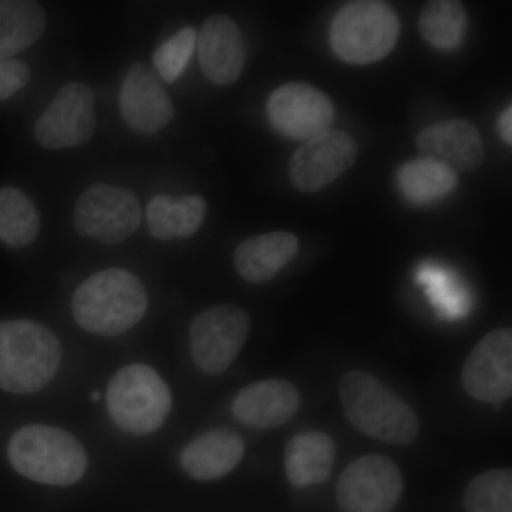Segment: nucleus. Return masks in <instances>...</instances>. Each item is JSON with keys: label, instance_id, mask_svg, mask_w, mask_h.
I'll return each instance as SVG.
<instances>
[{"label": "nucleus", "instance_id": "f257e3e1", "mask_svg": "<svg viewBox=\"0 0 512 512\" xmlns=\"http://www.w3.org/2000/svg\"><path fill=\"white\" fill-rule=\"evenodd\" d=\"M339 397L350 424L365 436L393 446H409L419 437V420L412 407L370 373H345Z\"/></svg>", "mask_w": 512, "mask_h": 512}, {"label": "nucleus", "instance_id": "f03ea898", "mask_svg": "<svg viewBox=\"0 0 512 512\" xmlns=\"http://www.w3.org/2000/svg\"><path fill=\"white\" fill-rule=\"evenodd\" d=\"M148 298L140 279L124 269H103L74 292L72 312L77 325L101 336H117L146 315Z\"/></svg>", "mask_w": 512, "mask_h": 512}, {"label": "nucleus", "instance_id": "7ed1b4c3", "mask_svg": "<svg viewBox=\"0 0 512 512\" xmlns=\"http://www.w3.org/2000/svg\"><path fill=\"white\" fill-rule=\"evenodd\" d=\"M62 345L42 323L19 319L0 323V389L15 394L40 392L52 382Z\"/></svg>", "mask_w": 512, "mask_h": 512}, {"label": "nucleus", "instance_id": "20e7f679", "mask_svg": "<svg viewBox=\"0 0 512 512\" xmlns=\"http://www.w3.org/2000/svg\"><path fill=\"white\" fill-rule=\"evenodd\" d=\"M12 467L36 483L66 487L86 473L87 453L76 437L57 427L32 424L9 441Z\"/></svg>", "mask_w": 512, "mask_h": 512}, {"label": "nucleus", "instance_id": "39448f33", "mask_svg": "<svg viewBox=\"0 0 512 512\" xmlns=\"http://www.w3.org/2000/svg\"><path fill=\"white\" fill-rule=\"evenodd\" d=\"M400 30L399 16L389 3L357 0L339 10L330 39L343 62L372 64L392 52Z\"/></svg>", "mask_w": 512, "mask_h": 512}, {"label": "nucleus", "instance_id": "423d86ee", "mask_svg": "<svg viewBox=\"0 0 512 512\" xmlns=\"http://www.w3.org/2000/svg\"><path fill=\"white\" fill-rule=\"evenodd\" d=\"M106 400L114 423L136 436L160 429L173 406L167 383L156 370L140 363L123 367L113 376Z\"/></svg>", "mask_w": 512, "mask_h": 512}, {"label": "nucleus", "instance_id": "0eeeda50", "mask_svg": "<svg viewBox=\"0 0 512 512\" xmlns=\"http://www.w3.org/2000/svg\"><path fill=\"white\" fill-rule=\"evenodd\" d=\"M251 330L248 312L235 305H215L198 313L190 328L195 366L205 375H221L235 362Z\"/></svg>", "mask_w": 512, "mask_h": 512}, {"label": "nucleus", "instance_id": "6e6552de", "mask_svg": "<svg viewBox=\"0 0 512 512\" xmlns=\"http://www.w3.org/2000/svg\"><path fill=\"white\" fill-rule=\"evenodd\" d=\"M73 221L83 237L107 245L120 244L140 227V202L134 192L126 188L92 185L74 205Z\"/></svg>", "mask_w": 512, "mask_h": 512}, {"label": "nucleus", "instance_id": "1a4fd4ad", "mask_svg": "<svg viewBox=\"0 0 512 512\" xmlns=\"http://www.w3.org/2000/svg\"><path fill=\"white\" fill-rule=\"evenodd\" d=\"M404 490L402 471L389 457L367 454L340 474L336 497L343 512H390Z\"/></svg>", "mask_w": 512, "mask_h": 512}, {"label": "nucleus", "instance_id": "9d476101", "mask_svg": "<svg viewBox=\"0 0 512 512\" xmlns=\"http://www.w3.org/2000/svg\"><path fill=\"white\" fill-rule=\"evenodd\" d=\"M96 100L86 84L69 83L60 89L35 124V138L49 150L82 146L96 128Z\"/></svg>", "mask_w": 512, "mask_h": 512}, {"label": "nucleus", "instance_id": "9b49d317", "mask_svg": "<svg viewBox=\"0 0 512 512\" xmlns=\"http://www.w3.org/2000/svg\"><path fill=\"white\" fill-rule=\"evenodd\" d=\"M359 147L342 130H328L306 141L289 160L288 173L296 190L318 192L355 164Z\"/></svg>", "mask_w": 512, "mask_h": 512}, {"label": "nucleus", "instance_id": "f8f14e48", "mask_svg": "<svg viewBox=\"0 0 512 512\" xmlns=\"http://www.w3.org/2000/svg\"><path fill=\"white\" fill-rule=\"evenodd\" d=\"M468 396L481 403L500 404L512 394V330L495 329L471 350L461 372Z\"/></svg>", "mask_w": 512, "mask_h": 512}, {"label": "nucleus", "instance_id": "ddd939ff", "mask_svg": "<svg viewBox=\"0 0 512 512\" xmlns=\"http://www.w3.org/2000/svg\"><path fill=\"white\" fill-rule=\"evenodd\" d=\"M276 131L295 140H311L325 133L335 120V106L311 84L292 82L278 87L266 104Z\"/></svg>", "mask_w": 512, "mask_h": 512}, {"label": "nucleus", "instance_id": "4468645a", "mask_svg": "<svg viewBox=\"0 0 512 512\" xmlns=\"http://www.w3.org/2000/svg\"><path fill=\"white\" fill-rule=\"evenodd\" d=\"M120 110L131 130L156 134L171 123L174 106L151 67L136 63L121 84Z\"/></svg>", "mask_w": 512, "mask_h": 512}, {"label": "nucleus", "instance_id": "2eb2a0df", "mask_svg": "<svg viewBox=\"0 0 512 512\" xmlns=\"http://www.w3.org/2000/svg\"><path fill=\"white\" fill-rule=\"evenodd\" d=\"M301 394L284 379L248 384L232 400V414L251 429L271 430L284 426L299 412Z\"/></svg>", "mask_w": 512, "mask_h": 512}, {"label": "nucleus", "instance_id": "dca6fc26", "mask_svg": "<svg viewBox=\"0 0 512 512\" xmlns=\"http://www.w3.org/2000/svg\"><path fill=\"white\" fill-rule=\"evenodd\" d=\"M202 73L217 86L237 82L245 66L244 35L229 16L214 15L205 20L197 36Z\"/></svg>", "mask_w": 512, "mask_h": 512}, {"label": "nucleus", "instance_id": "f3484780", "mask_svg": "<svg viewBox=\"0 0 512 512\" xmlns=\"http://www.w3.org/2000/svg\"><path fill=\"white\" fill-rule=\"evenodd\" d=\"M424 157L439 161L453 171H474L483 165L485 147L478 128L470 121H440L423 128L416 137Z\"/></svg>", "mask_w": 512, "mask_h": 512}, {"label": "nucleus", "instance_id": "a211bd4d", "mask_svg": "<svg viewBox=\"0 0 512 512\" xmlns=\"http://www.w3.org/2000/svg\"><path fill=\"white\" fill-rule=\"evenodd\" d=\"M245 456V443L237 431L218 427L191 441L181 451V466L198 481L228 476Z\"/></svg>", "mask_w": 512, "mask_h": 512}, {"label": "nucleus", "instance_id": "6ab92c4d", "mask_svg": "<svg viewBox=\"0 0 512 512\" xmlns=\"http://www.w3.org/2000/svg\"><path fill=\"white\" fill-rule=\"evenodd\" d=\"M299 252V239L292 232L276 231L255 235L238 245L234 265L249 284H265L274 279Z\"/></svg>", "mask_w": 512, "mask_h": 512}, {"label": "nucleus", "instance_id": "aec40b11", "mask_svg": "<svg viewBox=\"0 0 512 512\" xmlns=\"http://www.w3.org/2000/svg\"><path fill=\"white\" fill-rule=\"evenodd\" d=\"M335 460L336 444L328 433L303 431L286 444V477L296 488L325 483L332 474Z\"/></svg>", "mask_w": 512, "mask_h": 512}, {"label": "nucleus", "instance_id": "412c9836", "mask_svg": "<svg viewBox=\"0 0 512 512\" xmlns=\"http://www.w3.org/2000/svg\"><path fill=\"white\" fill-rule=\"evenodd\" d=\"M207 211V202L197 195L184 198L156 195L147 205L148 229L160 241L190 238L201 228Z\"/></svg>", "mask_w": 512, "mask_h": 512}, {"label": "nucleus", "instance_id": "4be33fe9", "mask_svg": "<svg viewBox=\"0 0 512 512\" xmlns=\"http://www.w3.org/2000/svg\"><path fill=\"white\" fill-rule=\"evenodd\" d=\"M46 25V13L39 3L0 0V60L35 45Z\"/></svg>", "mask_w": 512, "mask_h": 512}, {"label": "nucleus", "instance_id": "5701e85b", "mask_svg": "<svg viewBox=\"0 0 512 512\" xmlns=\"http://www.w3.org/2000/svg\"><path fill=\"white\" fill-rule=\"evenodd\" d=\"M457 183L456 171L426 157L403 164L397 173L400 191L413 204L440 200L450 194Z\"/></svg>", "mask_w": 512, "mask_h": 512}, {"label": "nucleus", "instance_id": "b1692460", "mask_svg": "<svg viewBox=\"0 0 512 512\" xmlns=\"http://www.w3.org/2000/svg\"><path fill=\"white\" fill-rule=\"evenodd\" d=\"M468 29V15L460 2L433 0L421 9L420 35L440 50H454L463 43Z\"/></svg>", "mask_w": 512, "mask_h": 512}, {"label": "nucleus", "instance_id": "393cba45", "mask_svg": "<svg viewBox=\"0 0 512 512\" xmlns=\"http://www.w3.org/2000/svg\"><path fill=\"white\" fill-rule=\"evenodd\" d=\"M39 231V212L28 195L18 188H0V239L9 247H26Z\"/></svg>", "mask_w": 512, "mask_h": 512}, {"label": "nucleus", "instance_id": "a878e982", "mask_svg": "<svg viewBox=\"0 0 512 512\" xmlns=\"http://www.w3.org/2000/svg\"><path fill=\"white\" fill-rule=\"evenodd\" d=\"M467 512H512V471L510 468L485 471L467 485L464 493Z\"/></svg>", "mask_w": 512, "mask_h": 512}, {"label": "nucleus", "instance_id": "bb28decb", "mask_svg": "<svg viewBox=\"0 0 512 512\" xmlns=\"http://www.w3.org/2000/svg\"><path fill=\"white\" fill-rule=\"evenodd\" d=\"M197 36L194 28H184L158 47L153 55V63L165 83L177 82L187 69L197 46Z\"/></svg>", "mask_w": 512, "mask_h": 512}, {"label": "nucleus", "instance_id": "cd10ccee", "mask_svg": "<svg viewBox=\"0 0 512 512\" xmlns=\"http://www.w3.org/2000/svg\"><path fill=\"white\" fill-rule=\"evenodd\" d=\"M30 79L28 64L20 60H0V100L9 99L22 90Z\"/></svg>", "mask_w": 512, "mask_h": 512}, {"label": "nucleus", "instance_id": "c85d7f7f", "mask_svg": "<svg viewBox=\"0 0 512 512\" xmlns=\"http://www.w3.org/2000/svg\"><path fill=\"white\" fill-rule=\"evenodd\" d=\"M498 128H500L501 137L504 143L511 146L512 144V109L511 106L507 107L501 114L500 121H498Z\"/></svg>", "mask_w": 512, "mask_h": 512}, {"label": "nucleus", "instance_id": "c756f323", "mask_svg": "<svg viewBox=\"0 0 512 512\" xmlns=\"http://www.w3.org/2000/svg\"><path fill=\"white\" fill-rule=\"evenodd\" d=\"M92 399L96 400V402H99V400H100V393L99 392L93 393L92 394Z\"/></svg>", "mask_w": 512, "mask_h": 512}]
</instances>
